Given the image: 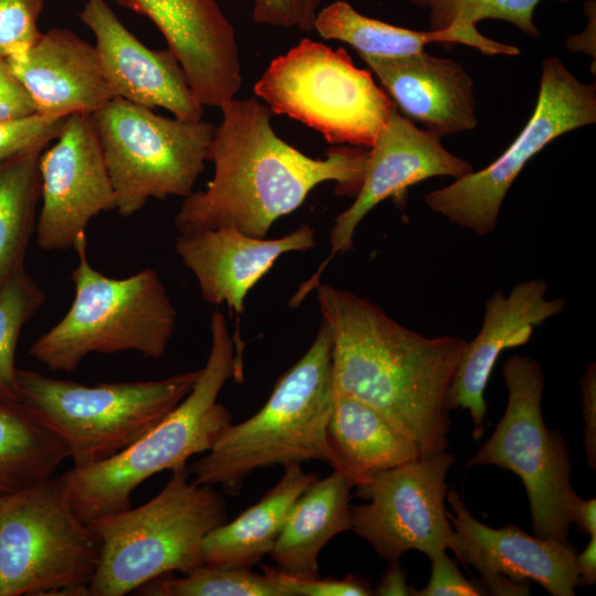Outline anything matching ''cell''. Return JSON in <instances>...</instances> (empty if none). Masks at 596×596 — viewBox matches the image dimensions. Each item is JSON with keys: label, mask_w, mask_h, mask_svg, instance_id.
I'll use <instances>...</instances> for the list:
<instances>
[{"label": "cell", "mask_w": 596, "mask_h": 596, "mask_svg": "<svg viewBox=\"0 0 596 596\" xmlns=\"http://www.w3.org/2000/svg\"><path fill=\"white\" fill-rule=\"evenodd\" d=\"M315 289L331 333L333 392L380 413L421 458L447 451L448 393L467 341L425 337L349 290L321 283Z\"/></svg>", "instance_id": "cell-1"}, {"label": "cell", "mask_w": 596, "mask_h": 596, "mask_svg": "<svg viewBox=\"0 0 596 596\" xmlns=\"http://www.w3.org/2000/svg\"><path fill=\"white\" fill-rule=\"evenodd\" d=\"M67 458L64 443L25 404L0 400V497L54 477Z\"/></svg>", "instance_id": "cell-26"}, {"label": "cell", "mask_w": 596, "mask_h": 596, "mask_svg": "<svg viewBox=\"0 0 596 596\" xmlns=\"http://www.w3.org/2000/svg\"><path fill=\"white\" fill-rule=\"evenodd\" d=\"M221 110L207 152L213 178L204 190L183 198L173 221L179 234L230 227L266 237L320 183L336 181L359 191L368 151L343 148L313 159L276 135L266 104L234 98Z\"/></svg>", "instance_id": "cell-2"}, {"label": "cell", "mask_w": 596, "mask_h": 596, "mask_svg": "<svg viewBox=\"0 0 596 596\" xmlns=\"http://www.w3.org/2000/svg\"><path fill=\"white\" fill-rule=\"evenodd\" d=\"M331 333L322 320L305 354L277 381L252 417L226 426L207 454L190 468L200 485L237 493L254 470L320 460L336 467L328 439L333 406Z\"/></svg>", "instance_id": "cell-4"}, {"label": "cell", "mask_w": 596, "mask_h": 596, "mask_svg": "<svg viewBox=\"0 0 596 596\" xmlns=\"http://www.w3.org/2000/svg\"><path fill=\"white\" fill-rule=\"evenodd\" d=\"M7 60L38 113L93 115L116 97L95 45L68 29L41 33L24 55Z\"/></svg>", "instance_id": "cell-20"}, {"label": "cell", "mask_w": 596, "mask_h": 596, "mask_svg": "<svg viewBox=\"0 0 596 596\" xmlns=\"http://www.w3.org/2000/svg\"><path fill=\"white\" fill-rule=\"evenodd\" d=\"M546 290L543 279L518 283L508 295L496 290L485 304L478 334L465 345L449 387L448 404L450 409L469 411L476 441L485 433V390L500 353L525 344L535 327L566 308L564 298L546 299Z\"/></svg>", "instance_id": "cell-18"}, {"label": "cell", "mask_w": 596, "mask_h": 596, "mask_svg": "<svg viewBox=\"0 0 596 596\" xmlns=\"http://www.w3.org/2000/svg\"><path fill=\"white\" fill-rule=\"evenodd\" d=\"M263 572L203 564L182 577L172 573L156 577L137 592L146 596H285L272 575Z\"/></svg>", "instance_id": "cell-30"}, {"label": "cell", "mask_w": 596, "mask_h": 596, "mask_svg": "<svg viewBox=\"0 0 596 596\" xmlns=\"http://www.w3.org/2000/svg\"><path fill=\"white\" fill-rule=\"evenodd\" d=\"M428 10L430 31L451 30L465 35L470 46L486 54L517 55L515 46L492 41L480 34L476 24L496 19L514 24L525 34L536 38L533 13L542 0H409Z\"/></svg>", "instance_id": "cell-29"}, {"label": "cell", "mask_w": 596, "mask_h": 596, "mask_svg": "<svg viewBox=\"0 0 596 596\" xmlns=\"http://www.w3.org/2000/svg\"><path fill=\"white\" fill-rule=\"evenodd\" d=\"M99 556L58 477L0 497V596H87Z\"/></svg>", "instance_id": "cell-8"}, {"label": "cell", "mask_w": 596, "mask_h": 596, "mask_svg": "<svg viewBox=\"0 0 596 596\" xmlns=\"http://www.w3.org/2000/svg\"><path fill=\"white\" fill-rule=\"evenodd\" d=\"M225 519L222 499L190 479L185 466L172 470L164 488L138 508L89 522L100 540L91 596H124L164 574L202 566L204 538Z\"/></svg>", "instance_id": "cell-6"}, {"label": "cell", "mask_w": 596, "mask_h": 596, "mask_svg": "<svg viewBox=\"0 0 596 596\" xmlns=\"http://www.w3.org/2000/svg\"><path fill=\"white\" fill-rule=\"evenodd\" d=\"M582 414L584 419V447L587 462L596 469V363L590 362L579 380Z\"/></svg>", "instance_id": "cell-38"}, {"label": "cell", "mask_w": 596, "mask_h": 596, "mask_svg": "<svg viewBox=\"0 0 596 596\" xmlns=\"http://www.w3.org/2000/svg\"><path fill=\"white\" fill-rule=\"evenodd\" d=\"M557 1H560V2H568L571 0H557Z\"/></svg>", "instance_id": "cell-42"}, {"label": "cell", "mask_w": 596, "mask_h": 596, "mask_svg": "<svg viewBox=\"0 0 596 596\" xmlns=\"http://www.w3.org/2000/svg\"><path fill=\"white\" fill-rule=\"evenodd\" d=\"M66 117L38 113L0 123V163L26 150L47 147L57 137Z\"/></svg>", "instance_id": "cell-33"}, {"label": "cell", "mask_w": 596, "mask_h": 596, "mask_svg": "<svg viewBox=\"0 0 596 596\" xmlns=\"http://www.w3.org/2000/svg\"><path fill=\"white\" fill-rule=\"evenodd\" d=\"M328 439L336 467L353 485L421 458L415 444L364 403L334 393Z\"/></svg>", "instance_id": "cell-23"}, {"label": "cell", "mask_w": 596, "mask_h": 596, "mask_svg": "<svg viewBox=\"0 0 596 596\" xmlns=\"http://www.w3.org/2000/svg\"><path fill=\"white\" fill-rule=\"evenodd\" d=\"M473 171L472 166L447 151L440 137L417 128L395 108L368 151L364 175L354 202L334 220L329 242L330 256L353 248V237L364 216L380 202L432 177L455 180Z\"/></svg>", "instance_id": "cell-16"}, {"label": "cell", "mask_w": 596, "mask_h": 596, "mask_svg": "<svg viewBox=\"0 0 596 596\" xmlns=\"http://www.w3.org/2000/svg\"><path fill=\"white\" fill-rule=\"evenodd\" d=\"M74 299L65 316L30 347L29 354L52 371L72 372L92 353L136 351L161 358L177 328L178 312L159 276L142 269L107 277L87 258L86 233L74 247Z\"/></svg>", "instance_id": "cell-5"}, {"label": "cell", "mask_w": 596, "mask_h": 596, "mask_svg": "<svg viewBox=\"0 0 596 596\" xmlns=\"http://www.w3.org/2000/svg\"><path fill=\"white\" fill-rule=\"evenodd\" d=\"M92 117L121 216L139 212L150 199L193 192L207 161L211 123L163 117L120 97Z\"/></svg>", "instance_id": "cell-10"}, {"label": "cell", "mask_w": 596, "mask_h": 596, "mask_svg": "<svg viewBox=\"0 0 596 596\" xmlns=\"http://www.w3.org/2000/svg\"><path fill=\"white\" fill-rule=\"evenodd\" d=\"M455 457L444 451L385 470L356 486L365 503L351 505V530L386 561L409 550L429 558L453 545L445 508L446 477Z\"/></svg>", "instance_id": "cell-13"}, {"label": "cell", "mask_w": 596, "mask_h": 596, "mask_svg": "<svg viewBox=\"0 0 596 596\" xmlns=\"http://www.w3.org/2000/svg\"><path fill=\"white\" fill-rule=\"evenodd\" d=\"M313 30L324 40L350 44L359 55L396 57L424 51L430 42L462 43L469 40L455 31H417L365 17L344 0H337L317 13Z\"/></svg>", "instance_id": "cell-27"}, {"label": "cell", "mask_w": 596, "mask_h": 596, "mask_svg": "<svg viewBox=\"0 0 596 596\" xmlns=\"http://www.w3.org/2000/svg\"><path fill=\"white\" fill-rule=\"evenodd\" d=\"M575 567L579 584L593 585L596 583V535L590 536L586 549L575 556Z\"/></svg>", "instance_id": "cell-41"}, {"label": "cell", "mask_w": 596, "mask_h": 596, "mask_svg": "<svg viewBox=\"0 0 596 596\" xmlns=\"http://www.w3.org/2000/svg\"><path fill=\"white\" fill-rule=\"evenodd\" d=\"M596 121V86L578 81L556 57L543 61L531 118L507 150L486 168L424 196L434 213L479 236L497 227L501 204L524 166L561 135Z\"/></svg>", "instance_id": "cell-12"}, {"label": "cell", "mask_w": 596, "mask_h": 596, "mask_svg": "<svg viewBox=\"0 0 596 596\" xmlns=\"http://www.w3.org/2000/svg\"><path fill=\"white\" fill-rule=\"evenodd\" d=\"M45 148L26 150L0 163V287L23 266L41 198L39 162Z\"/></svg>", "instance_id": "cell-28"}, {"label": "cell", "mask_w": 596, "mask_h": 596, "mask_svg": "<svg viewBox=\"0 0 596 596\" xmlns=\"http://www.w3.org/2000/svg\"><path fill=\"white\" fill-rule=\"evenodd\" d=\"M360 57L409 120L440 138L476 127L472 79L456 61L424 51L396 57Z\"/></svg>", "instance_id": "cell-21"}, {"label": "cell", "mask_w": 596, "mask_h": 596, "mask_svg": "<svg viewBox=\"0 0 596 596\" xmlns=\"http://www.w3.org/2000/svg\"><path fill=\"white\" fill-rule=\"evenodd\" d=\"M285 596H370L373 589L368 581L358 575L344 578L302 579L283 573L277 567L264 565Z\"/></svg>", "instance_id": "cell-34"}, {"label": "cell", "mask_w": 596, "mask_h": 596, "mask_svg": "<svg viewBox=\"0 0 596 596\" xmlns=\"http://www.w3.org/2000/svg\"><path fill=\"white\" fill-rule=\"evenodd\" d=\"M274 114L319 131L330 143L371 148L396 108L345 50L302 39L274 58L254 85Z\"/></svg>", "instance_id": "cell-9"}, {"label": "cell", "mask_w": 596, "mask_h": 596, "mask_svg": "<svg viewBox=\"0 0 596 596\" xmlns=\"http://www.w3.org/2000/svg\"><path fill=\"white\" fill-rule=\"evenodd\" d=\"M44 301L45 294L23 266L0 287V400L19 401L14 366L18 339Z\"/></svg>", "instance_id": "cell-31"}, {"label": "cell", "mask_w": 596, "mask_h": 596, "mask_svg": "<svg viewBox=\"0 0 596 596\" xmlns=\"http://www.w3.org/2000/svg\"><path fill=\"white\" fill-rule=\"evenodd\" d=\"M45 0H0V56L24 55L41 33L38 21Z\"/></svg>", "instance_id": "cell-32"}, {"label": "cell", "mask_w": 596, "mask_h": 596, "mask_svg": "<svg viewBox=\"0 0 596 596\" xmlns=\"http://www.w3.org/2000/svg\"><path fill=\"white\" fill-rule=\"evenodd\" d=\"M38 114L36 106L7 58L0 56V123Z\"/></svg>", "instance_id": "cell-37"}, {"label": "cell", "mask_w": 596, "mask_h": 596, "mask_svg": "<svg viewBox=\"0 0 596 596\" xmlns=\"http://www.w3.org/2000/svg\"><path fill=\"white\" fill-rule=\"evenodd\" d=\"M339 470L316 479L296 500L272 551L277 568L290 576L319 577L318 557L337 534L351 530V488Z\"/></svg>", "instance_id": "cell-22"}, {"label": "cell", "mask_w": 596, "mask_h": 596, "mask_svg": "<svg viewBox=\"0 0 596 596\" xmlns=\"http://www.w3.org/2000/svg\"><path fill=\"white\" fill-rule=\"evenodd\" d=\"M508 390L505 412L489 439L466 467L497 466L515 473L525 487L532 530L536 536L567 541L571 504V460L562 434L542 416L544 375L530 356L513 355L502 366Z\"/></svg>", "instance_id": "cell-11"}, {"label": "cell", "mask_w": 596, "mask_h": 596, "mask_svg": "<svg viewBox=\"0 0 596 596\" xmlns=\"http://www.w3.org/2000/svg\"><path fill=\"white\" fill-rule=\"evenodd\" d=\"M315 246L316 232L307 224L278 238L255 237L225 227L179 234L174 243L203 299L215 306L225 304L236 313L244 311L247 294L281 255Z\"/></svg>", "instance_id": "cell-19"}, {"label": "cell", "mask_w": 596, "mask_h": 596, "mask_svg": "<svg viewBox=\"0 0 596 596\" xmlns=\"http://www.w3.org/2000/svg\"><path fill=\"white\" fill-rule=\"evenodd\" d=\"M299 464L285 467L281 479L236 519L223 522L203 540L205 565L251 567L269 554L296 500L316 480Z\"/></svg>", "instance_id": "cell-24"}, {"label": "cell", "mask_w": 596, "mask_h": 596, "mask_svg": "<svg viewBox=\"0 0 596 596\" xmlns=\"http://www.w3.org/2000/svg\"><path fill=\"white\" fill-rule=\"evenodd\" d=\"M432 573L427 585L413 592L416 596H480L486 595L481 584L468 581L457 565L441 552L430 558Z\"/></svg>", "instance_id": "cell-36"}, {"label": "cell", "mask_w": 596, "mask_h": 596, "mask_svg": "<svg viewBox=\"0 0 596 596\" xmlns=\"http://www.w3.org/2000/svg\"><path fill=\"white\" fill-rule=\"evenodd\" d=\"M201 369L158 381L94 386L17 369V393L66 446L76 469L123 453L191 391Z\"/></svg>", "instance_id": "cell-7"}, {"label": "cell", "mask_w": 596, "mask_h": 596, "mask_svg": "<svg viewBox=\"0 0 596 596\" xmlns=\"http://www.w3.org/2000/svg\"><path fill=\"white\" fill-rule=\"evenodd\" d=\"M414 589L407 584V574L401 567L398 560L391 561L385 574L377 583L373 595L393 596V595H413Z\"/></svg>", "instance_id": "cell-39"}, {"label": "cell", "mask_w": 596, "mask_h": 596, "mask_svg": "<svg viewBox=\"0 0 596 596\" xmlns=\"http://www.w3.org/2000/svg\"><path fill=\"white\" fill-rule=\"evenodd\" d=\"M79 19L95 38L105 76L116 97L169 110L173 117L196 121L203 106L169 50H151L118 19L106 0H85Z\"/></svg>", "instance_id": "cell-17"}, {"label": "cell", "mask_w": 596, "mask_h": 596, "mask_svg": "<svg viewBox=\"0 0 596 596\" xmlns=\"http://www.w3.org/2000/svg\"><path fill=\"white\" fill-rule=\"evenodd\" d=\"M210 333L209 356L196 382L163 419L117 456L87 468H72L58 477L82 520L89 523L131 508V493L141 482L209 451L231 424V413L219 395L241 371V359L220 310L211 316Z\"/></svg>", "instance_id": "cell-3"}, {"label": "cell", "mask_w": 596, "mask_h": 596, "mask_svg": "<svg viewBox=\"0 0 596 596\" xmlns=\"http://www.w3.org/2000/svg\"><path fill=\"white\" fill-rule=\"evenodd\" d=\"M115 1L147 17L189 74L217 65L236 45L235 30L215 0Z\"/></svg>", "instance_id": "cell-25"}, {"label": "cell", "mask_w": 596, "mask_h": 596, "mask_svg": "<svg viewBox=\"0 0 596 596\" xmlns=\"http://www.w3.org/2000/svg\"><path fill=\"white\" fill-rule=\"evenodd\" d=\"M320 0H254L253 20L278 28H298L310 32Z\"/></svg>", "instance_id": "cell-35"}, {"label": "cell", "mask_w": 596, "mask_h": 596, "mask_svg": "<svg viewBox=\"0 0 596 596\" xmlns=\"http://www.w3.org/2000/svg\"><path fill=\"white\" fill-rule=\"evenodd\" d=\"M446 500L454 512L448 513L455 531L450 550L479 573L486 594L529 595L533 581L553 596L575 595L579 578L568 541L532 536L512 524L490 528L470 513L455 489Z\"/></svg>", "instance_id": "cell-15"}, {"label": "cell", "mask_w": 596, "mask_h": 596, "mask_svg": "<svg viewBox=\"0 0 596 596\" xmlns=\"http://www.w3.org/2000/svg\"><path fill=\"white\" fill-rule=\"evenodd\" d=\"M54 140L39 162L42 206L35 228L44 251L73 248L92 219L116 211L92 115H68Z\"/></svg>", "instance_id": "cell-14"}, {"label": "cell", "mask_w": 596, "mask_h": 596, "mask_svg": "<svg viewBox=\"0 0 596 596\" xmlns=\"http://www.w3.org/2000/svg\"><path fill=\"white\" fill-rule=\"evenodd\" d=\"M570 518L589 536L596 535V500H584L575 496L570 510Z\"/></svg>", "instance_id": "cell-40"}]
</instances>
